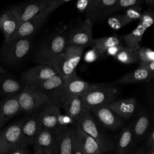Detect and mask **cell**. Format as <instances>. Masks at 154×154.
Masks as SVG:
<instances>
[{
	"instance_id": "cell-42",
	"label": "cell",
	"mask_w": 154,
	"mask_h": 154,
	"mask_svg": "<svg viewBox=\"0 0 154 154\" xmlns=\"http://www.w3.org/2000/svg\"><path fill=\"white\" fill-rule=\"evenodd\" d=\"M138 67L144 69L150 72L154 73V61L151 62H139Z\"/></svg>"
},
{
	"instance_id": "cell-46",
	"label": "cell",
	"mask_w": 154,
	"mask_h": 154,
	"mask_svg": "<svg viewBox=\"0 0 154 154\" xmlns=\"http://www.w3.org/2000/svg\"><path fill=\"white\" fill-rule=\"evenodd\" d=\"M99 1V0H90L89 8H88V10L87 14H85V16H86V17L88 16V14L90 13V12L91 11V10L93 8V7H94V5H96V4Z\"/></svg>"
},
{
	"instance_id": "cell-10",
	"label": "cell",
	"mask_w": 154,
	"mask_h": 154,
	"mask_svg": "<svg viewBox=\"0 0 154 154\" xmlns=\"http://www.w3.org/2000/svg\"><path fill=\"white\" fill-rule=\"evenodd\" d=\"M48 5L37 14L20 24L14 35L8 40L32 36L45 23L48 16L52 13L49 10Z\"/></svg>"
},
{
	"instance_id": "cell-21",
	"label": "cell",
	"mask_w": 154,
	"mask_h": 154,
	"mask_svg": "<svg viewBox=\"0 0 154 154\" xmlns=\"http://www.w3.org/2000/svg\"><path fill=\"white\" fill-rule=\"evenodd\" d=\"M51 65L57 75L63 80L70 76L76 75V70L64 52L57 55L52 61Z\"/></svg>"
},
{
	"instance_id": "cell-19",
	"label": "cell",
	"mask_w": 154,
	"mask_h": 154,
	"mask_svg": "<svg viewBox=\"0 0 154 154\" xmlns=\"http://www.w3.org/2000/svg\"><path fill=\"white\" fill-rule=\"evenodd\" d=\"M106 106L120 117L129 119L135 113L137 102L135 97L114 100Z\"/></svg>"
},
{
	"instance_id": "cell-28",
	"label": "cell",
	"mask_w": 154,
	"mask_h": 154,
	"mask_svg": "<svg viewBox=\"0 0 154 154\" xmlns=\"http://www.w3.org/2000/svg\"><path fill=\"white\" fill-rule=\"evenodd\" d=\"M146 29L138 24L137 26L129 34L122 37L126 46L134 51H138L140 48V42Z\"/></svg>"
},
{
	"instance_id": "cell-24",
	"label": "cell",
	"mask_w": 154,
	"mask_h": 154,
	"mask_svg": "<svg viewBox=\"0 0 154 154\" xmlns=\"http://www.w3.org/2000/svg\"><path fill=\"white\" fill-rule=\"evenodd\" d=\"M154 77V73L138 67L134 71L127 73L114 82L116 84H126L148 82Z\"/></svg>"
},
{
	"instance_id": "cell-52",
	"label": "cell",
	"mask_w": 154,
	"mask_h": 154,
	"mask_svg": "<svg viewBox=\"0 0 154 154\" xmlns=\"http://www.w3.org/2000/svg\"><path fill=\"white\" fill-rule=\"evenodd\" d=\"M146 154H147V152H146Z\"/></svg>"
},
{
	"instance_id": "cell-26",
	"label": "cell",
	"mask_w": 154,
	"mask_h": 154,
	"mask_svg": "<svg viewBox=\"0 0 154 154\" xmlns=\"http://www.w3.org/2000/svg\"><path fill=\"white\" fill-rule=\"evenodd\" d=\"M75 129L84 154H102L99 145L91 136L76 126Z\"/></svg>"
},
{
	"instance_id": "cell-36",
	"label": "cell",
	"mask_w": 154,
	"mask_h": 154,
	"mask_svg": "<svg viewBox=\"0 0 154 154\" xmlns=\"http://www.w3.org/2000/svg\"><path fill=\"white\" fill-rule=\"evenodd\" d=\"M144 0H118L116 2L112 13L120 10H125L128 7L134 5H140Z\"/></svg>"
},
{
	"instance_id": "cell-18",
	"label": "cell",
	"mask_w": 154,
	"mask_h": 154,
	"mask_svg": "<svg viewBox=\"0 0 154 154\" xmlns=\"http://www.w3.org/2000/svg\"><path fill=\"white\" fill-rule=\"evenodd\" d=\"M17 95L4 97L0 100V128L21 111Z\"/></svg>"
},
{
	"instance_id": "cell-41",
	"label": "cell",
	"mask_w": 154,
	"mask_h": 154,
	"mask_svg": "<svg viewBox=\"0 0 154 154\" xmlns=\"http://www.w3.org/2000/svg\"><path fill=\"white\" fill-rule=\"evenodd\" d=\"M123 47V46H122L120 45L113 46H111V48H109V49H108L106 52L107 53L108 55L115 57L117 55V54L122 50Z\"/></svg>"
},
{
	"instance_id": "cell-23",
	"label": "cell",
	"mask_w": 154,
	"mask_h": 154,
	"mask_svg": "<svg viewBox=\"0 0 154 154\" xmlns=\"http://www.w3.org/2000/svg\"><path fill=\"white\" fill-rule=\"evenodd\" d=\"M90 85L88 82L75 75L64 79L63 87L65 93L81 97L88 90Z\"/></svg>"
},
{
	"instance_id": "cell-35",
	"label": "cell",
	"mask_w": 154,
	"mask_h": 154,
	"mask_svg": "<svg viewBox=\"0 0 154 154\" xmlns=\"http://www.w3.org/2000/svg\"><path fill=\"white\" fill-rule=\"evenodd\" d=\"M108 23L111 28L117 30L128 24L123 14H117L110 17L108 20Z\"/></svg>"
},
{
	"instance_id": "cell-2",
	"label": "cell",
	"mask_w": 154,
	"mask_h": 154,
	"mask_svg": "<svg viewBox=\"0 0 154 154\" xmlns=\"http://www.w3.org/2000/svg\"><path fill=\"white\" fill-rule=\"evenodd\" d=\"M119 94L117 88L106 84H90L89 88L81 97L85 110L106 105L114 100Z\"/></svg>"
},
{
	"instance_id": "cell-37",
	"label": "cell",
	"mask_w": 154,
	"mask_h": 154,
	"mask_svg": "<svg viewBox=\"0 0 154 154\" xmlns=\"http://www.w3.org/2000/svg\"><path fill=\"white\" fill-rule=\"evenodd\" d=\"M137 55L140 62L154 61V52L150 48L141 47L137 51Z\"/></svg>"
},
{
	"instance_id": "cell-51",
	"label": "cell",
	"mask_w": 154,
	"mask_h": 154,
	"mask_svg": "<svg viewBox=\"0 0 154 154\" xmlns=\"http://www.w3.org/2000/svg\"><path fill=\"white\" fill-rule=\"evenodd\" d=\"M141 154H146V152H143Z\"/></svg>"
},
{
	"instance_id": "cell-15",
	"label": "cell",
	"mask_w": 154,
	"mask_h": 154,
	"mask_svg": "<svg viewBox=\"0 0 154 154\" xmlns=\"http://www.w3.org/2000/svg\"><path fill=\"white\" fill-rule=\"evenodd\" d=\"M55 132L54 154H72L73 143V128L64 126Z\"/></svg>"
},
{
	"instance_id": "cell-17",
	"label": "cell",
	"mask_w": 154,
	"mask_h": 154,
	"mask_svg": "<svg viewBox=\"0 0 154 154\" xmlns=\"http://www.w3.org/2000/svg\"><path fill=\"white\" fill-rule=\"evenodd\" d=\"M60 107L64 110L65 114L75 122L85 109L83 108L81 97L69 94L64 91L60 101Z\"/></svg>"
},
{
	"instance_id": "cell-45",
	"label": "cell",
	"mask_w": 154,
	"mask_h": 154,
	"mask_svg": "<svg viewBox=\"0 0 154 154\" xmlns=\"http://www.w3.org/2000/svg\"><path fill=\"white\" fill-rule=\"evenodd\" d=\"M147 146L150 148L152 147H154V131L152 130L151 132L149 133V135L147 138Z\"/></svg>"
},
{
	"instance_id": "cell-22",
	"label": "cell",
	"mask_w": 154,
	"mask_h": 154,
	"mask_svg": "<svg viewBox=\"0 0 154 154\" xmlns=\"http://www.w3.org/2000/svg\"><path fill=\"white\" fill-rule=\"evenodd\" d=\"M19 27L18 20L9 9L0 15V31L4 35V41L10 40Z\"/></svg>"
},
{
	"instance_id": "cell-4",
	"label": "cell",
	"mask_w": 154,
	"mask_h": 154,
	"mask_svg": "<svg viewBox=\"0 0 154 154\" xmlns=\"http://www.w3.org/2000/svg\"><path fill=\"white\" fill-rule=\"evenodd\" d=\"M31 45V37L4 41L0 48V58L8 66H16L29 54Z\"/></svg>"
},
{
	"instance_id": "cell-39",
	"label": "cell",
	"mask_w": 154,
	"mask_h": 154,
	"mask_svg": "<svg viewBox=\"0 0 154 154\" xmlns=\"http://www.w3.org/2000/svg\"><path fill=\"white\" fill-rule=\"evenodd\" d=\"M90 5V0H77L76 8L81 13L87 14Z\"/></svg>"
},
{
	"instance_id": "cell-40",
	"label": "cell",
	"mask_w": 154,
	"mask_h": 154,
	"mask_svg": "<svg viewBox=\"0 0 154 154\" xmlns=\"http://www.w3.org/2000/svg\"><path fill=\"white\" fill-rule=\"evenodd\" d=\"M71 0H51L48 4L49 10L52 13L55 9L58 8L61 5L70 1Z\"/></svg>"
},
{
	"instance_id": "cell-25",
	"label": "cell",
	"mask_w": 154,
	"mask_h": 154,
	"mask_svg": "<svg viewBox=\"0 0 154 154\" xmlns=\"http://www.w3.org/2000/svg\"><path fill=\"white\" fill-rule=\"evenodd\" d=\"M4 73L0 75V96L7 97L18 94L23 87V84Z\"/></svg>"
},
{
	"instance_id": "cell-31",
	"label": "cell",
	"mask_w": 154,
	"mask_h": 154,
	"mask_svg": "<svg viewBox=\"0 0 154 154\" xmlns=\"http://www.w3.org/2000/svg\"><path fill=\"white\" fill-rule=\"evenodd\" d=\"M85 48L84 46L69 45L66 47L63 51L75 69H76L81 60Z\"/></svg>"
},
{
	"instance_id": "cell-5",
	"label": "cell",
	"mask_w": 154,
	"mask_h": 154,
	"mask_svg": "<svg viewBox=\"0 0 154 154\" xmlns=\"http://www.w3.org/2000/svg\"><path fill=\"white\" fill-rule=\"evenodd\" d=\"M17 99L20 110L27 114L39 111L48 104L52 103L46 94L26 85H23L17 95Z\"/></svg>"
},
{
	"instance_id": "cell-27",
	"label": "cell",
	"mask_w": 154,
	"mask_h": 154,
	"mask_svg": "<svg viewBox=\"0 0 154 154\" xmlns=\"http://www.w3.org/2000/svg\"><path fill=\"white\" fill-rule=\"evenodd\" d=\"M122 39V37L117 35L103 37L93 39L91 46L92 48L95 50L98 55H102L111 46L120 45Z\"/></svg>"
},
{
	"instance_id": "cell-8",
	"label": "cell",
	"mask_w": 154,
	"mask_h": 154,
	"mask_svg": "<svg viewBox=\"0 0 154 154\" xmlns=\"http://www.w3.org/2000/svg\"><path fill=\"white\" fill-rule=\"evenodd\" d=\"M51 0H28L21 4L12 6L10 10L16 17L19 26L42 11Z\"/></svg>"
},
{
	"instance_id": "cell-20",
	"label": "cell",
	"mask_w": 154,
	"mask_h": 154,
	"mask_svg": "<svg viewBox=\"0 0 154 154\" xmlns=\"http://www.w3.org/2000/svg\"><path fill=\"white\" fill-rule=\"evenodd\" d=\"M118 0H99L86 17L92 23L102 22L112 14L113 8Z\"/></svg>"
},
{
	"instance_id": "cell-9",
	"label": "cell",
	"mask_w": 154,
	"mask_h": 154,
	"mask_svg": "<svg viewBox=\"0 0 154 154\" xmlns=\"http://www.w3.org/2000/svg\"><path fill=\"white\" fill-rule=\"evenodd\" d=\"M22 120L0 130V154H7L19 147Z\"/></svg>"
},
{
	"instance_id": "cell-12",
	"label": "cell",
	"mask_w": 154,
	"mask_h": 154,
	"mask_svg": "<svg viewBox=\"0 0 154 154\" xmlns=\"http://www.w3.org/2000/svg\"><path fill=\"white\" fill-rule=\"evenodd\" d=\"M63 84V79L57 74L48 79L28 86L46 94L52 103L60 107L61 98L64 93Z\"/></svg>"
},
{
	"instance_id": "cell-33",
	"label": "cell",
	"mask_w": 154,
	"mask_h": 154,
	"mask_svg": "<svg viewBox=\"0 0 154 154\" xmlns=\"http://www.w3.org/2000/svg\"><path fill=\"white\" fill-rule=\"evenodd\" d=\"M123 14L128 24L138 20L142 14V8L140 5H134L127 8Z\"/></svg>"
},
{
	"instance_id": "cell-7",
	"label": "cell",
	"mask_w": 154,
	"mask_h": 154,
	"mask_svg": "<svg viewBox=\"0 0 154 154\" xmlns=\"http://www.w3.org/2000/svg\"><path fill=\"white\" fill-rule=\"evenodd\" d=\"M93 23L88 18L79 22L75 26L69 28L67 35V45H75L87 47L93 42Z\"/></svg>"
},
{
	"instance_id": "cell-11",
	"label": "cell",
	"mask_w": 154,
	"mask_h": 154,
	"mask_svg": "<svg viewBox=\"0 0 154 154\" xmlns=\"http://www.w3.org/2000/svg\"><path fill=\"white\" fill-rule=\"evenodd\" d=\"M38 114L42 128L54 132L65 126L63 124L64 115L61 114L60 108L54 103L44 106Z\"/></svg>"
},
{
	"instance_id": "cell-1",
	"label": "cell",
	"mask_w": 154,
	"mask_h": 154,
	"mask_svg": "<svg viewBox=\"0 0 154 154\" xmlns=\"http://www.w3.org/2000/svg\"><path fill=\"white\" fill-rule=\"evenodd\" d=\"M69 28L64 26L53 31L34 49L32 58L38 63L51 65L52 60L67 46Z\"/></svg>"
},
{
	"instance_id": "cell-30",
	"label": "cell",
	"mask_w": 154,
	"mask_h": 154,
	"mask_svg": "<svg viewBox=\"0 0 154 154\" xmlns=\"http://www.w3.org/2000/svg\"><path fill=\"white\" fill-rule=\"evenodd\" d=\"M133 137L131 127L128 126L122 130L117 144L118 154H127L128 153L132 144Z\"/></svg>"
},
{
	"instance_id": "cell-34",
	"label": "cell",
	"mask_w": 154,
	"mask_h": 154,
	"mask_svg": "<svg viewBox=\"0 0 154 154\" xmlns=\"http://www.w3.org/2000/svg\"><path fill=\"white\" fill-rule=\"evenodd\" d=\"M154 21V11L153 8L148 9L144 12H142L141 17L138 19V23L140 25L147 29L150 27Z\"/></svg>"
},
{
	"instance_id": "cell-43",
	"label": "cell",
	"mask_w": 154,
	"mask_h": 154,
	"mask_svg": "<svg viewBox=\"0 0 154 154\" xmlns=\"http://www.w3.org/2000/svg\"><path fill=\"white\" fill-rule=\"evenodd\" d=\"M97 56L99 55H97V52L95 51L94 49L92 48V50H90L86 54L85 57V60L87 62H92L97 58Z\"/></svg>"
},
{
	"instance_id": "cell-6",
	"label": "cell",
	"mask_w": 154,
	"mask_h": 154,
	"mask_svg": "<svg viewBox=\"0 0 154 154\" xmlns=\"http://www.w3.org/2000/svg\"><path fill=\"white\" fill-rule=\"evenodd\" d=\"M42 129L38 111L28 114L22 119L19 147H26L33 144Z\"/></svg>"
},
{
	"instance_id": "cell-47",
	"label": "cell",
	"mask_w": 154,
	"mask_h": 154,
	"mask_svg": "<svg viewBox=\"0 0 154 154\" xmlns=\"http://www.w3.org/2000/svg\"><path fill=\"white\" fill-rule=\"evenodd\" d=\"M145 2L150 6V7L152 8H153V6H154V0H144Z\"/></svg>"
},
{
	"instance_id": "cell-13",
	"label": "cell",
	"mask_w": 154,
	"mask_h": 154,
	"mask_svg": "<svg viewBox=\"0 0 154 154\" xmlns=\"http://www.w3.org/2000/svg\"><path fill=\"white\" fill-rule=\"evenodd\" d=\"M57 73L52 65L38 64L24 71L20 77V81L23 85H33L48 79Z\"/></svg>"
},
{
	"instance_id": "cell-48",
	"label": "cell",
	"mask_w": 154,
	"mask_h": 154,
	"mask_svg": "<svg viewBox=\"0 0 154 154\" xmlns=\"http://www.w3.org/2000/svg\"><path fill=\"white\" fill-rule=\"evenodd\" d=\"M147 154H154V147H150L148 151L146 152Z\"/></svg>"
},
{
	"instance_id": "cell-50",
	"label": "cell",
	"mask_w": 154,
	"mask_h": 154,
	"mask_svg": "<svg viewBox=\"0 0 154 154\" xmlns=\"http://www.w3.org/2000/svg\"><path fill=\"white\" fill-rule=\"evenodd\" d=\"M144 151H143V150L142 149H139L137 151H135L134 153H133L132 154H141Z\"/></svg>"
},
{
	"instance_id": "cell-38",
	"label": "cell",
	"mask_w": 154,
	"mask_h": 154,
	"mask_svg": "<svg viewBox=\"0 0 154 154\" xmlns=\"http://www.w3.org/2000/svg\"><path fill=\"white\" fill-rule=\"evenodd\" d=\"M72 154H84L82 150L80 143L78 138L76 134L75 129L73 128V150Z\"/></svg>"
},
{
	"instance_id": "cell-3",
	"label": "cell",
	"mask_w": 154,
	"mask_h": 154,
	"mask_svg": "<svg viewBox=\"0 0 154 154\" xmlns=\"http://www.w3.org/2000/svg\"><path fill=\"white\" fill-rule=\"evenodd\" d=\"M75 126L91 136L97 143L102 152L112 150L114 147L112 140L102 130L98 122L90 111L84 110L78 119Z\"/></svg>"
},
{
	"instance_id": "cell-32",
	"label": "cell",
	"mask_w": 154,
	"mask_h": 154,
	"mask_svg": "<svg viewBox=\"0 0 154 154\" xmlns=\"http://www.w3.org/2000/svg\"><path fill=\"white\" fill-rule=\"evenodd\" d=\"M114 58L119 62L125 64H131L138 61L137 51H134L127 46H123Z\"/></svg>"
},
{
	"instance_id": "cell-44",
	"label": "cell",
	"mask_w": 154,
	"mask_h": 154,
	"mask_svg": "<svg viewBox=\"0 0 154 154\" xmlns=\"http://www.w3.org/2000/svg\"><path fill=\"white\" fill-rule=\"evenodd\" d=\"M7 154H31L29 149L26 147H17Z\"/></svg>"
},
{
	"instance_id": "cell-49",
	"label": "cell",
	"mask_w": 154,
	"mask_h": 154,
	"mask_svg": "<svg viewBox=\"0 0 154 154\" xmlns=\"http://www.w3.org/2000/svg\"><path fill=\"white\" fill-rule=\"evenodd\" d=\"M6 72H7L6 69L0 65V75L5 73H6Z\"/></svg>"
},
{
	"instance_id": "cell-14",
	"label": "cell",
	"mask_w": 154,
	"mask_h": 154,
	"mask_svg": "<svg viewBox=\"0 0 154 154\" xmlns=\"http://www.w3.org/2000/svg\"><path fill=\"white\" fill-rule=\"evenodd\" d=\"M97 121L105 128L114 131L123 125V122L120 117L109 109L106 105L94 107L90 109Z\"/></svg>"
},
{
	"instance_id": "cell-53",
	"label": "cell",
	"mask_w": 154,
	"mask_h": 154,
	"mask_svg": "<svg viewBox=\"0 0 154 154\" xmlns=\"http://www.w3.org/2000/svg\"><path fill=\"white\" fill-rule=\"evenodd\" d=\"M0 130H1V128H0Z\"/></svg>"
},
{
	"instance_id": "cell-29",
	"label": "cell",
	"mask_w": 154,
	"mask_h": 154,
	"mask_svg": "<svg viewBox=\"0 0 154 154\" xmlns=\"http://www.w3.org/2000/svg\"><path fill=\"white\" fill-rule=\"evenodd\" d=\"M150 125V119L146 112H142L137 117L133 126V136L137 140L141 139L147 132Z\"/></svg>"
},
{
	"instance_id": "cell-16",
	"label": "cell",
	"mask_w": 154,
	"mask_h": 154,
	"mask_svg": "<svg viewBox=\"0 0 154 154\" xmlns=\"http://www.w3.org/2000/svg\"><path fill=\"white\" fill-rule=\"evenodd\" d=\"M55 143V132L42 128L32 144L34 154H54Z\"/></svg>"
}]
</instances>
